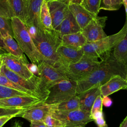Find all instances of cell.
<instances>
[{"mask_svg": "<svg viewBox=\"0 0 127 127\" xmlns=\"http://www.w3.org/2000/svg\"><path fill=\"white\" fill-rule=\"evenodd\" d=\"M101 56L102 58L99 64L87 76L77 81V95L101 86L113 75H120L126 78L127 66L119 63L115 59L112 51Z\"/></svg>", "mask_w": 127, "mask_h": 127, "instance_id": "cell-1", "label": "cell"}, {"mask_svg": "<svg viewBox=\"0 0 127 127\" xmlns=\"http://www.w3.org/2000/svg\"><path fill=\"white\" fill-rule=\"evenodd\" d=\"M32 39L40 53L50 64L58 67V58L57 50L62 43L59 32L55 29L37 30L27 27Z\"/></svg>", "mask_w": 127, "mask_h": 127, "instance_id": "cell-2", "label": "cell"}, {"mask_svg": "<svg viewBox=\"0 0 127 127\" xmlns=\"http://www.w3.org/2000/svg\"><path fill=\"white\" fill-rule=\"evenodd\" d=\"M11 21L14 39L33 64L37 66L42 61L48 63L35 45L25 23L16 16L11 18Z\"/></svg>", "mask_w": 127, "mask_h": 127, "instance_id": "cell-3", "label": "cell"}, {"mask_svg": "<svg viewBox=\"0 0 127 127\" xmlns=\"http://www.w3.org/2000/svg\"><path fill=\"white\" fill-rule=\"evenodd\" d=\"M39 78L38 89L42 98L46 99L49 88L56 83L67 79L64 73L58 67H55L46 61H42L37 65Z\"/></svg>", "mask_w": 127, "mask_h": 127, "instance_id": "cell-4", "label": "cell"}, {"mask_svg": "<svg viewBox=\"0 0 127 127\" xmlns=\"http://www.w3.org/2000/svg\"><path fill=\"white\" fill-rule=\"evenodd\" d=\"M127 31V19L123 28L118 33L93 42H87L83 47L84 54L97 58L111 51L114 46L124 37Z\"/></svg>", "mask_w": 127, "mask_h": 127, "instance_id": "cell-5", "label": "cell"}, {"mask_svg": "<svg viewBox=\"0 0 127 127\" xmlns=\"http://www.w3.org/2000/svg\"><path fill=\"white\" fill-rule=\"evenodd\" d=\"M100 63L98 58L84 54L79 61L68 65L62 71L67 78L78 81L87 76Z\"/></svg>", "mask_w": 127, "mask_h": 127, "instance_id": "cell-6", "label": "cell"}, {"mask_svg": "<svg viewBox=\"0 0 127 127\" xmlns=\"http://www.w3.org/2000/svg\"><path fill=\"white\" fill-rule=\"evenodd\" d=\"M77 81L70 79L61 80L51 86L44 103L57 104L66 101L76 94Z\"/></svg>", "mask_w": 127, "mask_h": 127, "instance_id": "cell-7", "label": "cell"}, {"mask_svg": "<svg viewBox=\"0 0 127 127\" xmlns=\"http://www.w3.org/2000/svg\"><path fill=\"white\" fill-rule=\"evenodd\" d=\"M51 115L60 120L65 127H85L86 125L93 121L90 112L80 109L70 111H54Z\"/></svg>", "mask_w": 127, "mask_h": 127, "instance_id": "cell-8", "label": "cell"}, {"mask_svg": "<svg viewBox=\"0 0 127 127\" xmlns=\"http://www.w3.org/2000/svg\"><path fill=\"white\" fill-rule=\"evenodd\" d=\"M2 58L3 64L11 71L26 79L39 81V77L29 69L25 55L19 57L8 53H4L2 54Z\"/></svg>", "mask_w": 127, "mask_h": 127, "instance_id": "cell-9", "label": "cell"}, {"mask_svg": "<svg viewBox=\"0 0 127 127\" xmlns=\"http://www.w3.org/2000/svg\"><path fill=\"white\" fill-rule=\"evenodd\" d=\"M107 18L106 16H97L82 29L81 32L87 42H95L107 36L103 30Z\"/></svg>", "mask_w": 127, "mask_h": 127, "instance_id": "cell-10", "label": "cell"}, {"mask_svg": "<svg viewBox=\"0 0 127 127\" xmlns=\"http://www.w3.org/2000/svg\"><path fill=\"white\" fill-rule=\"evenodd\" d=\"M57 55L58 58V67L62 71L68 65L79 61L84 55V52L83 48L75 49L61 44L57 50Z\"/></svg>", "mask_w": 127, "mask_h": 127, "instance_id": "cell-11", "label": "cell"}, {"mask_svg": "<svg viewBox=\"0 0 127 127\" xmlns=\"http://www.w3.org/2000/svg\"><path fill=\"white\" fill-rule=\"evenodd\" d=\"M57 104L40 103L26 109L17 117H21L30 122L35 121H43L57 108Z\"/></svg>", "mask_w": 127, "mask_h": 127, "instance_id": "cell-12", "label": "cell"}, {"mask_svg": "<svg viewBox=\"0 0 127 127\" xmlns=\"http://www.w3.org/2000/svg\"><path fill=\"white\" fill-rule=\"evenodd\" d=\"M0 72L3 74L8 79L15 84L32 92L35 94L39 98L44 102V100L41 97L38 89L39 81L36 82L31 80H28L21 77L17 73L10 70L3 64L0 68Z\"/></svg>", "mask_w": 127, "mask_h": 127, "instance_id": "cell-13", "label": "cell"}, {"mask_svg": "<svg viewBox=\"0 0 127 127\" xmlns=\"http://www.w3.org/2000/svg\"><path fill=\"white\" fill-rule=\"evenodd\" d=\"M44 103L41 99L31 96H15L0 99V107H21L29 108L31 107Z\"/></svg>", "mask_w": 127, "mask_h": 127, "instance_id": "cell-14", "label": "cell"}, {"mask_svg": "<svg viewBox=\"0 0 127 127\" xmlns=\"http://www.w3.org/2000/svg\"><path fill=\"white\" fill-rule=\"evenodd\" d=\"M47 4L52 18V26L53 29L56 30L69 11L68 4L65 2L57 0H48Z\"/></svg>", "mask_w": 127, "mask_h": 127, "instance_id": "cell-15", "label": "cell"}, {"mask_svg": "<svg viewBox=\"0 0 127 127\" xmlns=\"http://www.w3.org/2000/svg\"><path fill=\"white\" fill-rule=\"evenodd\" d=\"M44 0H28L27 13L25 24L27 27H33L37 30L44 29L40 20V10Z\"/></svg>", "mask_w": 127, "mask_h": 127, "instance_id": "cell-16", "label": "cell"}, {"mask_svg": "<svg viewBox=\"0 0 127 127\" xmlns=\"http://www.w3.org/2000/svg\"><path fill=\"white\" fill-rule=\"evenodd\" d=\"M68 7L81 29L98 16L89 11L78 3L68 4Z\"/></svg>", "mask_w": 127, "mask_h": 127, "instance_id": "cell-17", "label": "cell"}, {"mask_svg": "<svg viewBox=\"0 0 127 127\" xmlns=\"http://www.w3.org/2000/svg\"><path fill=\"white\" fill-rule=\"evenodd\" d=\"M127 89V81L120 75L112 76L106 82L100 86L102 97L109 96L120 90Z\"/></svg>", "mask_w": 127, "mask_h": 127, "instance_id": "cell-18", "label": "cell"}, {"mask_svg": "<svg viewBox=\"0 0 127 127\" xmlns=\"http://www.w3.org/2000/svg\"><path fill=\"white\" fill-rule=\"evenodd\" d=\"M100 94V86L91 88L83 93L78 94L79 99V109L90 112L96 98Z\"/></svg>", "mask_w": 127, "mask_h": 127, "instance_id": "cell-19", "label": "cell"}, {"mask_svg": "<svg viewBox=\"0 0 127 127\" xmlns=\"http://www.w3.org/2000/svg\"><path fill=\"white\" fill-rule=\"evenodd\" d=\"M56 30L59 32L60 37L62 38L63 35L75 33L81 31L82 29L77 24L72 13L69 10L62 23Z\"/></svg>", "mask_w": 127, "mask_h": 127, "instance_id": "cell-20", "label": "cell"}, {"mask_svg": "<svg viewBox=\"0 0 127 127\" xmlns=\"http://www.w3.org/2000/svg\"><path fill=\"white\" fill-rule=\"evenodd\" d=\"M62 44L75 49H81L87 42L81 31L63 35L61 38Z\"/></svg>", "mask_w": 127, "mask_h": 127, "instance_id": "cell-21", "label": "cell"}, {"mask_svg": "<svg viewBox=\"0 0 127 127\" xmlns=\"http://www.w3.org/2000/svg\"><path fill=\"white\" fill-rule=\"evenodd\" d=\"M113 54L120 64L127 66V31L124 37L114 46Z\"/></svg>", "mask_w": 127, "mask_h": 127, "instance_id": "cell-22", "label": "cell"}, {"mask_svg": "<svg viewBox=\"0 0 127 127\" xmlns=\"http://www.w3.org/2000/svg\"><path fill=\"white\" fill-rule=\"evenodd\" d=\"M16 17L24 23L27 13L28 0H7Z\"/></svg>", "mask_w": 127, "mask_h": 127, "instance_id": "cell-23", "label": "cell"}, {"mask_svg": "<svg viewBox=\"0 0 127 127\" xmlns=\"http://www.w3.org/2000/svg\"><path fill=\"white\" fill-rule=\"evenodd\" d=\"M3 41L5 45L7 53L19 57H22L24 56L23 51L12 37L8 36L3 38Z\"/></svg>", "mask_w": 127, "mask_h": 127, "instance_id": "cell-24", "label": "cell"}, {"mask_svg": "<svg viewBox=\"0 0 127 127\" xmlns=\"http://www.w3.org/2000/svg\"><path fill=\"white\" fill-rule=\"evenodd\" d=\"M40 20L42 26L45 29H54L52 26V21L47 1L44 0L42 2L40 10Z\"/></svg>", "mask_w": 127, "mask_h": 127, "instance_id": "cell-25", "label": "cell"}, {"mask_svg": "<svg viewBox=\"0 0 127 127\" xmlns=\"http://www.w3.org/2000/svg\"><path fill=\"white\" fill-rule=\"evenodd\" d=\"M79 109V99L77 95L57 104L56 110L61 111H70Z\"/></svg>", "mask_w": 127, "mask_h": 127, "instance_id": "cell-26", "label": "cell"}, {"mask_svg": "<svg viewBox=\"0 0 127 127\" xmlns=\"http://www.w3.org/2000/svg\"><path fill=\"white\" fill-rule=\"evenodd\" d=\"M0 85L6 86V87L14 89H15L17 90H19V91L26 93L32 96H34V97L38 98L35 94H34L32 92L29 91V90L23 88L22 87H21L19 85L15 84V83H14L13 82H12V81H11L10 80L8 79L1 72H0Z\"/></svg>", "mask_w": 127, "mask_h": 127, "instance_id": "cell-27", "label": "cell"}, {"mask_svg": "<svg viewBox=\"0 0 127 127\" xmlns=\"http://www.w3.org/2000/svg\"><path fill=\"white\" fill-rule=\"evenodd\" d=\"M0 33L3 38L8 36L14 38L11 19L0 16Z\"/></svg>", "mask_w": 127, "mask_h": 127, "instance_id": "cell-28", "label": "cell"}, {"mask_svg": "<svg viewBox=\"0 0 127 127\" xmlns=\"http://www.w3.org/2000/svg\"><path fill=\"white\" fill-rule=\"evenodd\" d=\"M123 4V0H101L100 10H117Z\"/></svg>", "mask_w": 127, "mask_h": 127, "instance_id": "cell-29", "label": "cell"}, {"mask_svg": "<svg viewBox=\"0 0 127 127\" xmlns=\"http://www.w3.org/2000/svg\"><path fill=\"white\" fill-rule=\"evenodd\" d=\"M0 16L10 19L16 16L7 0H0Z\"/></svg>", "mask_w": 127, "mask_h": 127, "instance_id": "cell-30", "label": "cell"}, {"mask_svg": "<svg viewBox=\"0 0 127 127\" xmlns=\"http://www.w3.org/2000/svg\"><path fill=\"white\" fill-rule=\"evenodd\" d=\"M15 96H31L28 94L0 85V99Z\"/></svg>", "mask_w": 127, "mask_h": 127, "instance_id": "cell-31", "label": "cell"}, {"mask_svg": "<svg viewBox=\"0 0 127 127\" xmlns=\"http://www.w3.org/2000/svg\"><path fill=\"white\" fill-rule=\"evenodd\" d=\"M101 0H82L80 4L91 13L98 15Z\"/></svg>", "mask_w": 127, "mask_h": 127, "instance_id": "cell-32", "label": "cell"}, {"mask_svg": "<svg viewBox=\"0 0 127 127\" xmlns=\"http://www.w3.org/2000/svg\"><path fill=\"white\" fill-rule=\"evenodd\" d=\"M27 109L21 107H0V116L9 115L17 116Z\"/></svg>", "mask_w": 127, "mask_h": 127, "instance_id": "cell-33", "label": "cell"}, {"mask_svg": "<svg viewBox=\"0 0 127 127\" xmlns=\"http://www.w3.org/2000/svg\"><path fill=\"white\" fill-rule=\"evenodd\" d=\"M46 127H65L64 124L51 114L47 116L43 121Z\"/></svg>", "mask_w": 127, "mask_h": 127, "instance_id": "cell-34", "label": "cell"}, {"mask_svg": "<svg viewBox=\"0 0 127 127\" xmlns=\"http://www.w3.org/2000/svg\"><path fill=\"white\" fill-rule=\"evenodd\" d=\"M102 97L101 95H99L96 98L90 111V114L96 111H102Z\"/></svg>", "mask_w": 127, "mask_h": 127, "instance_id": "cell-35", "label": "cell"}, {"mask_svg": "<svg viewBox=\"0 0 127 127\" xmlns=\"http://www.w3.org/2000/svg\"><path fill=\"white\" fill-rule=\"evenodd\" d=\"M17 115H9L0 116V127H2L3 126L11 119L16 117Z\"/></svg>", "mask_w": 127, "mask_h": 127, "instance_id": "cell-36", "label": "cell"}, {"mask_svg": "<svg viewBox=\"0 0 127 127\" xmlns=\"http://www.w3.org/2000/svg\"><path fill=\"white\" fill-rule=\"evenodd\" d=\"M98 127H108L104 116L93 120Z\"/></svg>", "mask_w": 127, "mask_h": 127, "instance_id": "cell-37", "label": "cell"}, {"mask_svg": "<svg viewBox=\"0 0 127 127\" xmlns=\"http://www.w3.org/2000/svg\"><path fill=\"white\" fill-rule=\"evenodd\" d=\"M112 103L113 101L112 99L109 97V96L102 97L103 106H104L106 107H109L112 105Z\"/></svg>", "mask_w": 127, "mask_h": 127, "instance_id": "cell-38", "label": "cell"}, {"mask_svg": "<svg viewBox=\"0 0 127 127\" xmlns=\"http://www.w3.org/2000/svg\"><path fill=\"white\" fill-rule=\"evenodd\" d=\"M30 127H46L43 121H35L30 122Z\"/></svg>", "mask_w": 127, "mask_h": 127, "instance_id": "cell-39", "label": "cell"}, {"mask_svg": "<svg viewBox=\"0 0 127 127\" xmlns=\"http://www.w3.org/2000/svg\"><path fill=\"white\" fill-rule=\"evenodd\" d=\"M91 118L93 120L104 116L103 111H96L91 114Z\"/></svg>", "mask_w": 127, "mask_h": 127, "instance_id": "cell-40", "label": "cell"}, {"mask_svg": "<svg viewBox=\"0 0 127 127\" xmlns=\"http://www.w3.org/2000/svg\"><path fill=\"white\" fill-rule=\"evenodd\" d=\"M0 49L3 51L5 53H7L6 51V48L3 41V38L0 33Z\"/></svg>", "mask_w": 127, "mask_h": 127, "instance_id": "cell-41", "label": "cell"}, {"mask_svg": "<svg viewBox=\"0 0 127 127\" xmlns=\"http://www.w3.org/2000/svg\"><path fill=\"white\" fill-rule=\"evenodd\" d=\"M82 0H67L65 2L67 4L70 3H78L80 4Z\"/></svg>", "mask_w": 127, "mask_h": 127, "instance_id": "cell-42", "label": "cell"}, {"mask_svg": "<svg viewBox=\"0 0 127 127\" xmlns=\"http://www.w3.org/2000/svg\"><path fill=\"white\" fill-rule=\"evenodd\" d=\"M119 127H127V116L121 123Z\"/></svg>", "mask_w": 127, "mask_h": 127, "instance_id": "cell-43", "label": "cell"}, {"mask_svg": "<svg viewBox=\"0 0 127 127\" xmlns=\"http://www.w3.org/2000/svg\"><path fill=\"white\" fill-rule=\"evenodd\" d=\"M123 4L125 7V10L126 13V19H127V0H123Z\"/></svg>", "mask_w": 127, "mask_h": 127, "instance_id": "cell-44", "label": "cell"}, {"mask_svg": "<svg viewBox=\"0 0 127 127\" xmlns=\"http://www.w3.org/2000/svg\"><path fill=\"white\" fill-rule=\"evenodd\" d=\"M12 127H22L19 122H15Z\"/></svg>", "mask_w": 127, "mask_h": 127, "instance_id": "cell-45", "label": "cell"}, {"mask_svg": "<svg viewBox=\"0 0 127 127\" xmlns=\"http://www.w3.org/2000/svg\"><path fill=\"white\" fill-rule=\"evenodd\" d=\"M3 64V59L2 58V55H0V70Z\"/></svg>", "mask_w": 127, "mask_h": 127, "instance_id": "cell-46", "label": "cell"}, {"mask_svg": "<svg viewBox=\"0 0 127 127\" xmlns=\"http://www.w3.org/2000/svg\"><path fill=\"white\" fill-rule=\"evenodd\" d=\"M5 53L3 52V51H2L1 50H0V55H2V54H4Z\"/></svg>", "mask_w": 127, "mask_h": 127, "instance_id": "cell-47", "label": "cell"}, {"mask_svg": "<svg viewBox=\"0 0 127 127\" xmlns=\"http://www.w3.org/2000/svg\"><path fill=\"white\" fill-rule=\"evenodd\" d=\"M59 0V1H63V2H66V1L67 0Z\"/></svg>", "mask_w": 127, "mask_h": 127, "instance_id": "cell-48", "label": "cell"}, {"mask_svg": "<svg viewBox=\"0 0 127 127\" xmlns=\"http://www.w3.org/2000/svg\"><path fill=\"white\" fill-rule=\"evenodd\" d=\"M126 80H127V75H126Z\"/></svg>", "mask_w": 127, "mask_h": 127, "instance_id": "cell-49", "label": "cell"}, {"mask_svg": "<svg viewBox=\"0 0 127 127\" xmlns=\"http://www.w3.org/2000/svg\"><path fill=\"white\" fill-rule=\"evenodd\" d=\"M46 0V1H48V0Z\"/></svg>", "mask_w": 127, "mask_h": 127, "instance_id": "cell-50", "label": "cell"}, {"mask_svg": "<svg viewBox=\"0 0 127 127\" xmlns=\"http://www.w3.org/2000/svg\"></svg>", "mask_w": 127, "mask_h": 127, "instance_id": "cell-51", "label": "cell"}]
</instances>
